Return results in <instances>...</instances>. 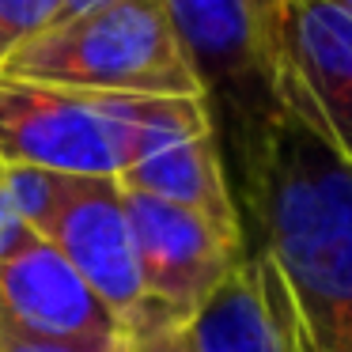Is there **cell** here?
<instances>
[{
  "mask_svg": "<svg viewBox=\"0 0 352 352\" xmlns=\"http://www.w3.org/2000/svg\"><path fill=\"white\" fill-rule=\"evenodd\" d=\"M0 352H80L69 349V344H50V341H34V337H23L16 329L0 326Z\"/></svg>",
  "mask_w": 352,
  "mask_h": 352,
  "instance_id": "obj_16",
  "label": "cell"
},
{
  "mask_svg": "<svg viewBox=\"0 0 352 352\" xmlns=\"http://www.w3.org/2000/svg\"><path fill=\"white\" fill-rule=\"evenodd\" d=\"M276 99L352 163V16L326 0H280Z\"/></svg>",
  "mask_w": 352,
  "mask_h": 352,
  "instance_id": "obj_6",
  "label": "cell"
},
{
  "mask_svg": "<svg viewBox=\"0 0 352 352\" xmlns=\"http://www.w3.org/2000/svg\"><path fill=\"white\" fill-rule=\"evenodd\" d=\"M0 76L99 95L205 99L167 0H107L16 46Z\"/></svg>",
  "mask_w": 352,
  "mask_h": 352,
  "instance_id": "obj_3",
  "label": "cell"
},
{
  "mask_svg": "<svg viewBox=\"0 0 352 352\" xmlns=\"http://www.w3.org/2000/svg\"><path fill=\"white\" fill-rule=\"evenodd\" d=\"M42 239L65 254V261L91 284L118 322L148 299L137 239L125 212V190L118 178H69L65 201Z\"/></svg>",
  "mask_w": 352,
  "mask_h": 352,
  "instance_id": "obj_8",
  "label": "cell"
},
{
  "mask_svg": "<svg viewBox=\"0 0 352 352\" xmlns=\"http://www.w3.org/2000/svg\"><path fill=\"white\" fill-rule=\"evenodd\" d=\"M72 175H57V170L46 167H27V163H0V186L8 193L12 208L19 212V220L42 235L50 228V220L57 216L65 201V190H69Z\"/></svg>",
  "mask_w": 352,
  "mask_h": 352,
  "instance_id": "obj_12",
  "label": "cell"
},
{
  "mask_svg": "<svg viewBox=\"0 0 352 352\" xmlns=\"http://www.w3.org/2000/svg\"><path fill=\"white\" fill-rule=\"evenodd\" d=\"M243 8L250 16L254 31H258L273 69H280V0H243Z\"/></svg>",
  "mask_w": 352,
  "mask_h": 352,
  "instance_id": "obj_14",
  "label": "cell"
},
{
  "mask_svg": "<svg viewBox=\"0 0 352 352\" xmlns=\"http://www.w3.org/2000/svg\"><path fill=\"white\" fill-rule=\"evenodd\" d=\"M125 212L137 239L144 296L182 318H197V311L246 258V239L220 231L193 208L125 190Z\"/></svg>",
  "mask_w": 352,
  "mask_h": 352,
  "instance_id": "obj_5",
  "label": "cell"
},
{
  "mask_svg": "<svg viewBox=\"0 0 352 352\" xmlns=\"http://www.w3.org/2000/svg\"><path fill=\"white\" fill-rule=\"evenodd\" d=\"M326 4H333V8H341V12H349V16H352V0H326Z\"/></svg>",
  "mask_w": 352,
  "mask_h": 352,
  "instance_id": "obj_18",
  "label": "cell"
},
{
  "mask_svg": "<svg viewBox=\"0 0 352 352\" xmlns=\"http://www.w3.org/2000/svg\"><path fill=\"white\" fill-rule=\"evenodd\" d=\"M235 175L261 235L250 258L299 352H352V163L280 102Z\"/></svg>",
  "mask_w": 352,
  "mask_h": 352,
  "instance_id": "obj_1",
  "label": "cell"
},
{
  "mask_svg": "<svg viewBox=\"0 0 352 352\" xmlns=\"http://www.w3.org/2000/svg\"><path fill=\"white\" fill-rule=\"evenodd\" d=\"M99 4H107V0H61V8H57L54 23H65V19H72V16H84V12L99 8Z\"/></svg>",
  "mask_w": 352,
  "mask_h": 352,
  "instance_id": "obj_17",
  "label": "cell"
},
{
  "mask_svg": "<svg viewBox=\"0 0 352 352\" xmlns=\"http://www.w3.org/2000/svg\"><path fill=\"white\" fill-rule=\"evenodd\" d=\"M61 0H0V65L31 34L54 23Z\"/></svg>",
  "mask_w": 352,
  "mask_h": 352,
  "instance_id": "obj_13",
  "label": "cell"
},
{
  "mask_svg": "<svg viewBox=\"0 0 352 352\" xmlns=\"http://www.w3.org/2000/svg\"><path fill=\"white\" fill-rule=\"evenodd\" d=\"M186 54L205 87L223 160L239 163L261 137L276 99V69L246 16L243 0H167Z\"/></svg>",
  "mask_w": 352,
  "mask_h": 352,
  "instance_id": "obj_4",
  "label": "cell"
},
{
  "mask_svg": "<svg viewBox=\"0 0 352 352\" xmlns=\"http://www.w3.org/2000/svg\"><path fill=\"white\" fill-rule=\"evenodd\" d=\"M110 352H201V344L193 318H182L155 299H144L129 318L118 322Z\"/></svg>",
  "mask_w": 352,
  "mask_h": 352,
  "instance_id": "obj_11",
  "label": "cell"
},
{
  "mask_svg": "<svg viewBox=\"0 0 352 352\" xmlns=\"http://www.w3.org/2000/svg\"><path fill=\"white\" fill-rule=\"evenodd\" d=\"M193 329H197L201 352H299L250 254L197 311Z\"/></svg>",
  "mask_w": 352,
  "mask_h": 352,
  "instance_id": "obj_10",
  "label": "cell"
},
{
  "mask_svg": "<svg viewBox=\"0 0 352 352\" xmlns=\"http://www.w3.org/2000/svg\"><path fill=\"white\" fill-rule=\"evenodd\" d=\"M27 239H34V231L19 220V212L12 208L8 193H4V186H0V261L12 258Z\"/></svg>",
  "mask_w": 352,
  "mask_h": 352,
  "instance_id": "obj_15",
  "label": "cell"
},
{
  "mask_svg": "<svg viewBox=\"0 0 352 352\" xmlns=\"http://www.w3.org/2000/svg\"><path fill=\"white\" fill-rule=\"evenodd\" d=\"M0 326L80 352H110L118 318L42 235L0 261Z\"/></svg>",
  "mask_w": 352,
  "mask_h": 352,
  "instance_id": "obj_7",
  "label": "cell"
},
{
  "mask_svg": "<svg viewBox=\"0 0 352 352\" xmlns=\"http://www.w3.org/2000/svg\"><path fill=\"white\" fill-rule=\"evenodd\" d=\"M118 182L125 190H137V193H148V197L170 201V205L193 208L205 220H212L220 231H228L235 239H246L243 212H239V201L231 193L228 163H223L216 129L193 133V137H182V140H170V144L155 148L152 155L133 163Z\"/></svg>",
  "mask_w": 352,
  "mask_h": 352,
  "instance_id": "obj_9",
  "label": "cell"
},
{
  "mask_svg": "<svg viewBox=\"0 0 352 352\" xmlns=\"http://www.w3.org/2000/svg\"><path fill=\"white\" fill-rule=\"evenodd\" d=\"M216 129L208 99L99 95L0 76V163L122 178L170 140Z\"/></svg>",
  "mask_w": 352,
  "mask_h": 352,
  "instance_id": "obj_2",
  "label": "cell"
}]
</instances>
